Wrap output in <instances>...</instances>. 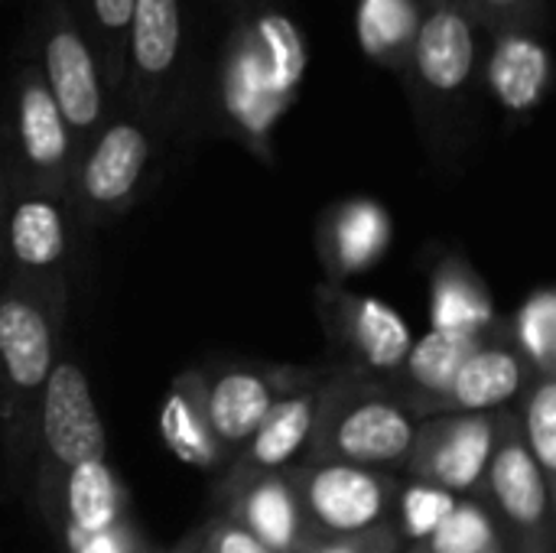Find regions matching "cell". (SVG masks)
<instances>
[{"label":"cell","mask_w":556,"mask_h":553,"mask_svg":"<svg viewBox=\"0 0 556 553\" xmlns=\"http://www.w3.org/2000/svg\"><path fill=\"white\" fill-rule=\"evenodd\" d=\"M186 7L182 0H137L127 68L117 108L140 114L163 130L179 111V88L186 75Z\"/></svg>","instance_id":"10"},{"label":"cell","mask_w":556,"mask_h":553,"mask_svg":"<svg viewBox=\"0 0 556 553\" xmlns=\"http://www.w3.org/2000/svg\"><path fill=\"white\" fill-rule=\"evenodd\" d=\"M391 235V215L375 199H342L329 205L316 228V251L329 284H345L371 271L384 257Z\"/></svg>","instance_id":"18"},{"label":"cell","mask_w":556,"mask_h":553,"mask_svg":"<svg viewBox=\"0 0 556 553\" xmlns=\"http://www.w3.org/2000/svg\"><path fill=\"white\" fill-rule=\"evenodd\" d=\"M78 218L68 196L10 173L0 225V277L72 293Z\"/></svg>","instance_id":"7"},{"label":"cell","mask_w":556,"mask_h":553,"mask_svg":"<svg viewBox=\"0 0 556 553\" xmlns=\"http://www.w3.org/2000/svg\"><path fill=\"white\" fill-rule=\"evenodd\" d=\"M160 440L182 466L202 473L222 476L235 460L218 443L205 417V368H186L169 381L160 404Z\"/></svg>","instance_id":"20"},{"label":"cell","mask_w":556,"mask_h":553,"mask_svg":"<svg viewBox=\"0 0 556 553\" xmlns=\"http://www.w3.org/2000/svg\"><path fill=\"white\" fill-rule=\"evenodd\" d=\"M489 553H505V551H502V548H495V551H489Z\"/></svg>","instance_id":"37"},{"label":"cell","mask_w":556,"mask_h":553,"mask_svg":"<svg viewBox=\"0 0 556 553\" xmlns=\"http://www.w3.org/2000/svg\"><path fill=\"white\" fill-rule=\"evenodd\" d=\"M101 456H108V430H104L91 381L78 368V362L62 355L39 401L33 469H29V486H26L46 528L52 525L62 479L75 466L88 460H101Z\"/></svg>","instance_id":"5"},{"label":"cell","mask_w":556,"mask_h":553,"mask_svg":"<svg viewBox=\"0 0 556 553\" xmlns=\"http://www.w3.org/2000/svg\"><path fill=\"white\" fill-rule=\"evenodd\" d=\"M0 124L10 173L42 189L68 196L78 143L52 101L33 55L13 65L7 98L0 101Z\"/></svg>","instance_id":"8"},{"label":"cell","mask_w":556,"mask_h":553,"mask_svg":"<svg viewBox=\"0 0 556 553\" xmlns=\"http://www.w3.org/2000/svg\"><path fill=\"white\" fill-rule=\"evenodd\" d=\"M222 3H225V7H231V0H222Z\"/></svg>","instance_id":"38"},{"label":"cell","mask_w":556,"mask_h":553,"mask_svg":"<svg viewBox=\"0 0 556 553\" xmlns=\"http://www.w3.org/2000/svg\"><path fill=\"white\" fill-rule=\"evenodd\" d=\"M7 189H10V163H7V143H3V124H0V225H3Z\"/></svg>","instance_id":"35"},{"label":"cell","mask_w":556,"mask_h":553,"mask_svg":"<svg viewBox=\"0 0 556 553\" xmlns=\"http://www.w3.org/2000/svg\"><path fill=\"white\" fill-rule=\"evenodd\" d=\"M417 29V7L410 0H362L358 3V39L365 52L394 68L404 72L410 39Z\"/></svg>","instance_id":"27"},{"label":"cell","mask_w":556,"mask_h":553,"mask_svg":"<svg viewBox=\"0 0 556 553\" xmlns=\"http://www.w3.org/2000/svg\"><path fill=\"white\" fill-rule=\"evenodd\" d=\"M215 499L235 525H241L270 553H309L319 544L287 469L251 476L225 492H215Z\"/></svg>","instance_id":"16"},{"label":"cell","mask_w":556,"mask_h":553,"mask_svg":"<svg viewBox=\"0 0 556 553\" xmlns=\"http://www.w3.org/2000/svg\"><path fill=\"white\" fill-rule=\"evenodd\" d=\"M261 3H274V0H231L228 10H235V7H261Z\"/></svg>","instance_id":"36"},{"label":"cell","mask_w":556,"mask_h":553,"mask_svg":"<svg viewBox=\"0 0 556 553\" xmlns=\"http://www.w3.org/2000/svg\"><path fill=\"white\" fill-rule=\"evenodd\" d=\"M498 414L502 411L443 414L420 420L404 473L410 479L433 482L453 495H469L485 479L498 440Z\"/></svg>","instance_id":"14"},{"label":"cell","mask_w":556,"mask_h":553,"mask_svg":"<svg viewBox=\"0 0 556 553\" xmlns=\"http://www.w3.org/2000/svg\"><path fill=\"white\" fill-rule=\"evenodd\" d=\"M33 29H36V46H39L33 59L81 150L114 111L101 68L94 62V52L68 0H39Z\"/></svg>","instance_id":"9"},{"label":"cell","mask_w":556,"mask_h":553,"mask_svg":"<svg viewBox=\"0 0 556 553\" xmlns=\"http://www.w3.org/2000/svg\"><path fill=\"white\" fill-rule=\"evenodd\" d=\"M472 23L485 26L492 36L498 33H531L538 36L547 26L544 0H459Z\"/></svg>","instance_id":"32"},{"label":"cell","mask_w":556,"mask_h":553,"mask_svg":"<svg viewBox=\"0 0 556 553\" xmlns=\"http://www.w3.org/2000/svg\"><path fill=\"white\" fill-rule=\"evenodd\" d=\"M319 378H309L306 385L280 394L274 401V407L267 411V417L257 424V430L251 433V440L235 453V460L228 463V469L218 476V489L225 492L251 476H264V473H280L290 469L293 463L303 460L309 433H313V417H316V388Z\"/></svg>","instance_id":"17"},{"label":"cell","mask_w":556,"mask_h":553,"mask_svg":"<svg viewBox=\"0 0 556 553\" xmlns=\"http://www.w3.org/2000/svg\"><path fill=\"white\" fill-rule=\"evenodd\" d=\"M485 85L508 114H531L551 88V55L541 36L498 33L485 59Z\"/></svg>","instance_id":"24"},{"label":"cell","mask_w":556,"mask_h":553,"mask_svg":"<svg viewBox=\"0 0 556 553\" xmlns=\"http://www.w3.org/2000/svg\"><path fill=\"white\" fill-rule=\"evenodd\" d=\"M401 548L404 541L397 538V531L384 525V528L349 535V538H326L309 553H401Z\"/></svg>","instance_id":"34"},{"label":"cell","mask_w":556,"mask_h":553,"mask_svg":"<svg viewBox=\"0 0 556 553\" xmlns=\"http://www.w3.org/2000/svg\"><path fill=\"white\" fill-rule=\"evenodd\" d=\"M456 502H459V495H453L433 482L407 479L404 486H397L391 528L397 531L401 541H407L414 548V544L427 541L443 525V518L456 508Z\"/></svg>","instance_id":"30"},{"label":"cell","mask_w":556,"mask_h":553,"mask_svg":"<svg viewBox=\"0 0 556 553\" xmlns=\"http://www.w3.org/2000/svg\"><path fill=\"white\" fill-rule=\"evenodd\" d=\"M68 7L94 52L111 101H117L127 68V36L137 0H68Z\"/></svg>","instance_id":"25"},{"label":"cell","mask_w":556,"mask_h":553,"mask_svg":"<svg viewBox=\"0 0 556 553\" xmlns=\"http://www.w3.org/2000/svg\"><path fill=\"white\" fill-rule=\"evenodd\" d=\"M127 518H134L130 492H127L121 473L111 466V460L101 456V460H88V463L75 466L62 479L49 535H55L59 528L101 531V528H111Z\"/></svg>","instance_id":"23"},{"label":"cell","mask_w":556,"mask_h":553,"mask_svg":"<svg viewBox=\"0 0 556 553\" xmlns=\"http://www.w3.org/2000/svg\"><path fill=\"white\" fill-rule=\"evenodd\" d=\"M68 293L0 277V453L13 489L29 486L36 417L62 359Z\"/></svg>","instance_id":"1"},{"label":"cell","mask_w":556,"mask_h":553,"mask_svg":"<svg viewBox=\"0 0 556 553\" xmlns=\"http://www.w3.org/2000/svg\"><path fill=\"white\" fill-rule=\"evenodd\" d=\"M231 16L235 29L215 88V114L225 134L270 156L274 124L296 98L303 75L300 33L274 3L235 7Z\"/></svg>","instance_id":"2"},{"label":"cell","mask_w":556,"mask_h":553,"mask_svg":"<svg viewBox=\"0 0 556 553\" xmlns=\"http://www.w3.org/2000/svg\"><path fill=\"white\" fill-rule=\"evenodd\" d=\"M482 482L515 553H554V486L531 460L511 411L498 414V440Z\"/></svg>","instance_id":"13"},{"label":"cell","mask_w":556,"mask_h":553,"mask_svg":"<svg viewBox=\"0 0 556 553\" xmlns=\"http://www.w3.org/2000/svg\"><path fill=\"white\" fill-rule=\"evenodd\" d=\"M420 420L388 381L329 368L316 388V417L300 463H349L381 473L407 466Z\"/></svg>","instance_id":"3"},{"label":"cell","mask_w":556,"mask_h":553,"mask_svg":"<svg viewBox=\"0 0 556 553\" xmlns=\"http://www.w3.org/2000/svg\"><path fill=\"white\" fill-rule=\"evenodd\" d=\"M479 33L466 7L459 0H424L401 78L433 150H453L479 85Z\"/></svg>","instance_id":"4"},{"label":"cell","mask_w":556,"mask_h":553,"mask_svg":"<svg viewBox=\"0 0 556 553\" xmlns=\"http://www.w3.org/2000/svg\"><path fill=\"white\" fill-rule=\"evenodd\" d=\"M518 401V433L538 469L547 476L551 486H556V375L531 378Z\"/></svg>","instance_id":"28"},{"label":"cell","mask_w":556,"mask_h":553,"mask_svg":"<svg viewBox=\"0 0 556 553\" xmlns=\"http://www.w3.org/2000/svg\"><path fill=\"white\" fill-rule=\"evenodd\" d=\"M287 476L319 541L391 525L401 486L394 473L349 463H296L287 469Z\"/></svg>","instance_id":"12"},{"label":"cell","mask_w":556,"mask_h":553,"mask_svg":"<svg viewBox=\"0 0 556 553\" xmlns=\"http://www.w3.org/2000/svg\"><path fill=\"white\" fill-rule=\"evenodd\" d=\"M156 127L127 108H114L98 134L78 150L68 202L85 228H104L124 218L143 196L153 166Z\"/></svg>","instance_id":"6"},{"label":"cell","mask_w":556,"mask_h":553,"mask_svg":"<svg viewBox=\"0 0 556 553\" xmlns=\"http://www.w3.org/2000/svg\"><path fill=\"white\" fill-rule=\"evenodd\" d=\"M495 548H502V538L492 512L476 499H459L443 525L410 553H489Z\"/></svg>","instance_id":"29"},{"label":"cell","mask_w":556,"mask_h":553,"mask_svg":"<svg viewBox=\"0 0 556 553\" xmlns=\"http://www.w3.org/2000/svg\"><path fill=\"white\" fill-rule=\"evenodd\" d=\"M508 342L528 365L531 378L556 375V293L538 287L508 319Z\"/></svg>","instance_id":"26"},{"label":"cell","mask_w":556,"mask_h":553,"mask_svg":"<svg viewBox=\"0 0 556 553\" xmlns=\"http://www.w3.org/2000/svg\"><path fill=\"white\" fill-rule=\"evenodd\" d=\"M316 313L329 349L339 359V372L375 381H391L397 375L414 332L394 306L326 280L316 287Z\"/></svg>","instance_id":"11"},{"label":"cell","mask_w":556,"mask_h":553,"mask_svg":"<svg viewBox=\"0 0 556 553\" xmlns=\"http://www.w3.org/2000/svg\"><path fill=\"white\" fill-rule=\"evenodd\" d=\"M528 381H531V372L521 362V355L511 349V342H508V319H505L502 332L482 339L469 352V359L459 365L450 391L437 401L430 417L505 411L511 401L521 398Z\"/></svg>","instance_id":"19"},{"label":"cell","mask_w":556,"mask_h":553,"mask_svg":"<svg viewBox=\"0 0 556 553\" xmlns=\"http://www.w3.org/2000/svg\"><path fill=\"white\" fill-rule=\"evenodd\" d=\"M316 378L309 368L293 365H222L205 368V417L218 443L235 456L257 424L267 417L274 401Z\"/></svg>","instance_id":"15"},{"label":"cell","mask_w":556,"mask_h":553,"mask_svg":"<svg viewBox=\"0 0 556 553\" xmlns=\"http://www.w3.org/2000/svg\"><path fill=\"white\" fill-rule=\"evenodd\" d=\"M166 553H270L257 544L241 525H235L225 512L195 525L182 541H176Z\"/></svg>","instance_id":"33"},{"label":"cell","mask_w":556,"mask_h":553,"mask_svg":"<svg viewBox=\"0 0 556 553\" xmlns=\"http://www.w3.org/2000/svg\"><path fill=\"white\" fill-rule=\"evenodd\" d=\"M482 339H476V336L430 329L427 336L410 342L404 365L397 368V375L388 385L394 388V394L404 401V407L417 420H427L433 414L437 401L450 391L459 365L469 359V352Z\"/></svg>","instance_id":"22"},{"label":"cell","mask_w":556,"mask_h":553,"mask_svg":"<svg viewBox=\"0 0 556 553\" xmlns=\"http://www.w3.org/2000/svg\"><path fill=\"white\" fill-rule=\"evenodd\" d=\"M59 553H166L163 544H156L137 518L117 521L101 531H78V528H59L55 535Z\"/></svg>","instance_id":"31"},{"label":"cell","mask_w":556,"mask_h":553,"mask_svg":"<svg viewBox=\"0 0 556 553\" xmlns=\"http://www.w3.org/2000/svg\"><path fill=\"white\" fill-rule=\"evenodd\" d=\"M430 329L476 339H489L505 329L489 284L459 254L443 257L430 274Z\"/></svg>","instance_id":"21"}]
</instances>
